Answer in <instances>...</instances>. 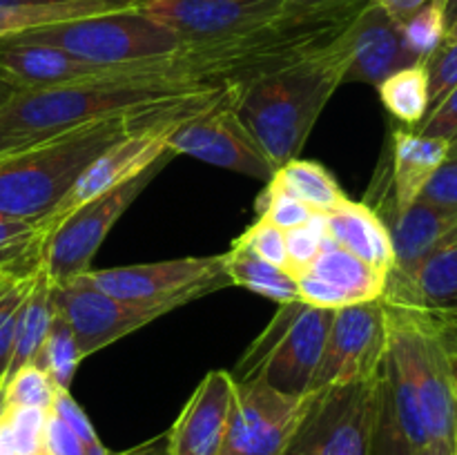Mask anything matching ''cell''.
Instances as JSON below:
<instances>
[{
	"label": "cell",
	"instance_id": "1",
	"mask_svg": "<svg viewBox=\"0 0 457 455\" xmlns=\"http://www.w3.org/2000/svg\"><path fill=\"white\" fill-rule=\"evenodd\" d=\"M346 70L344 34L303 61L232 87L237 114L275 168L297 159Z\"/></svg>",
	"mask_w": 457,
	"mask_h": 455
},
{
	"label": "cell",
	"instance_id": "2",
	"mask_svg": "<svg viewBox=\"0 0 457 455\" xmlns=\"http://www.w3.org/2000/svg\"><path fill=\"white\" fill-rule=\"evenodd\" d=\"M210 85L179 80H85L58 87L18 89L0 107V154L71 132L80 125L128 114Z\"/></svg>",
	"mask_w": 457,
	"mask_h": 455
},
{
	"label": "cell",
	"instance_id": "3",
	"mask_svg": "<svg viewBox=\"0 0 457 455\" xmlns=\"http://www.w3.org/2000/svg\"><path fill=\"white\" fill-rule=\"evenodd\" d=\"M138 110L0 154V214L29 223L43 221L92 161L123 138L145 134L138 129Z\"/></svg>",
	"mask_w": 457,
	"mask_h": 455
},
{
	"label": "cell",
	"instance_id": "4",
	"mask_svg": "<svg viewBox=\"0 0 457 455\" xmlns=\"http://www.w3.org/2000/svg\"><path fill=\"white\" fill-rule=\"evenodd\" d=\"M335 310L295 302L279 303L263 333L232 370L235 382L262 379L290 395L311 393Z\"/></svg>",
	"mask_w": 457,
	"mask_h": 455
},
{
	"label": "cell",
	"instance_id": "5",
	"mask_svg": "<svg viewBox=\"0 0 457 455\" xmlns=\"http://www.w3.org/2000/svg\"><path fill=\"white\" fill-rule=\"evenodd\" d=\"M12 40L49 45L96 65H128L168 58L183 47L177 34L152 21L138 7L40 27L12 36Z\"/></svg>",
	"mask_w": 457,
	"mask_h": 455
},
{
	"label": "cell",
	"instance_id": "6",
	"mask_svg": "<svg viewBox=\"0 0 457 455\" xmlns=\"http://www.w3.org/2000/svg\"><path fill=\"white\" fill-rule=\"evenodd\" d=\"M388 348L413 377L428 442L457 446V368L436 326L418 312L384 303Z\"/></svg>",
	"mask_w": 457,
	"mask_h": 455
},
{
	"label": "cell",
	"instance_id": "7",
	"mask_svg": "<svg viewBox=\"0 0 457 455\" xmlns=\"http://www.w3.org/2000/svg\"><path fill=\"white\" fill-rule=\"evenodd\" d=\"M172 152H168L134 178L87 201L79 210L67 214L56 230L49 232L43 248V268L52 284H61L92 270L89 266L112 228L141 196V192L154 181L156 174L172 161Z\"/></svg>",
	"mask_w": 457,
	"mask_h": 455
},
{
	"label": "cell",
	"instance_id": "8",
	"mask_svg": "<svg viewBox=\"0 0 457 455\" xmlns=\"http://www.w3.org/2000/svg\"><path fill=\"white\" fill-rule=\"evenodd\" d=\"M83 277L94 288L120 302L147 306L161 303L172 310L230 285L223 268V254L87 270Z\"/></svg>",
	"mask_w": 457,
	"mask_h": 455
},
{
	"label": "cell",
	"instance_id": "9",
	"mask_svg": "<svg viewBox=\"0 0 457 455\" xmlns=\"http://www.w3.org/2000/svg\"><path fill=\"white\" fill-rule=\"evenodd\" d=\"M382 373L369 382L315 391V400L288 453L369 455Z\"/></svg>",
	"mask_w": 457,
	"mask_h": 455
},
{
	"label": "cell",
	"instance_id": "10",
	"mask_svg": "<svg viewBox=\"0 0 457 455\" xmlns=\"http://www.w3.org/2000/svg\"><path fill=\"white\" fill-rule=\"evenodd\" d=\"M315 400V391L290 395L262 379L237 382L221 455H286Z\"/></svg>",
	"mask_w": 457,
	"mask_h": 455
},
{
	"label": "cell",
	"instance_id": "11",
	"mask_svg": "<svg viewBox=\"0 0 457 455\" xmlns=\"http://www.w3.org/2000/svg\"><path fill=\"white\" fill-rule=\"evenodd\" d=\"M388 319L382 299L337 308L311 391L369 382L384 370Z\"/></svg>",
	"mask_w": 457,
	"mask_h": 455
},
{
	"label": "cell",
	"instance_id": "12",
	"mask_svg": "<svg viewBox=\"0 0 457 455\" xmlns=\"http://www.w3.org/2000/svg\"><path fill=\"white\" fill-rule=\"evenodd\" d=\"M52 302L56 315H61L74 333L80 360L92 357L94 352L112 346L172 310L161 303L147 306L120 302L94 288L83 275L52 284Z\"/></svg>",
	"mask_w": 457,
	"mask_h": 455
},
{
	"label": "cell",
	"instance_id": "13",
	"mask_svg": "<svg viewBox=\"0 0 457 455\" xmlns=\"http://www.w3.org/2000/svg\"><path fill=\"white\" fill-rule=\"evenodd\" d=\"M168 150L259 181H270L277 172L272 161L237 114L232 87L219 105L170 132Z\"/></svg>",
	"mask_w": 457,
	"mask_h": 455
},
{
	"label": "cell",
	"instance_id": "14",
	"mask_svg": "<svg viewBox=\"0 0 457 455\" xmlns=\"http://www.w3.org/2000/svg\"><path fill=\"white\" fill-rule=\"evenodd\" d=\"M295 0H143L141 12L168 27L183 45L210 43L281 16Z\"/></svg>",
	"mask_w": 457,
	"mask_h": 455
},
{
	"label": "cell",
	"instance_id": "15",
	"mask_svg": "<svg viewBox=\"0 0 457 455\" xmlns=\"http://www.w3.org/2000/svg\"><path fill=\"white\" fill-rule=\"evenodd\" d=\"M168 136L170 134L163 132L128 136L116 143V145H112L107 152H103L96 161H92L79 177V181L71 186V190L62 196L61 203L54 208V212L47 214L43 221H38L45 241H47L49 232L56 230L65 221L67 214L79 210L87 201L114 190L120 183L129 181L137 174H141L143 170L154 165L161 156L168 154Z\"/></svg>",
	"mask_w": 457,
	"mask_h": 455
},
{
	"label": "cell",
	"instance_id": "16",
	"mask_svg": "<svg viewBox=\"0 0 457 455\" xmlns=\"http://www.w3.org/2000/svg\"><path fill=\"white\" fill-rule=\"evenodd\" d=\"M235 393L232 373L210 370L165 433L168 455H221Z\"/></svg>",
	"mask_w": 457,
	"mask_h": 455
},
{
	"label": "cell",
	"instance_id": "17",
	"mask_svg": "<svg viewBox=\"0 0 457 455\" xmlns=\"http://www.w3.org/2000/svg\"><path fill=\"white\" fill-rule=\"evenodd\" d=\"M346 43L348 70L344 74V85H379L395 71L422 62L406 47L402 22L373 3L366 4L355 18L346 31Z\"/></svg>",
	"mask_w": 457,
	"mask_h": 455
},
{
	"label": "cell",
	"instance_id": "18",
	"mask_svg": "<svg viewBox=\"0 0 457 455\" xmlns=\"http://www.w3.org/2000/svg\"><path fill=\"white\" fill-rule=\"evenodd\" d=\"M384 303L418 312L428 319L457 317V232L442 241L406 277H388Z\"/></svg>",
	"mask_w": 457,
	"mask_h": 455
},
{
	"label": "cell",
	"instance_id": "19",
	"mask_svg": "<svg viewBox=\"0 0 457 455\" xmlns=\"http://www.w3.org/2000/svg\"><path fill=\"white\" fill-rule=\"evenodd\" d=\"M391 232L395 263L388 277H406L422 263L445 239L457 232V208L415 201L386 221Z\"/></svg>",
	"mask_w": 457,
	"mask_h": 455
},
{
	"label": "cell",
	"instance_id": "20",
	"mask_svg": "<svg viewBox=\"0 0 457 455\" xmlns=\"http://www.w3.org/2000/svg\"><path fill=\"white\" fill-rule=\"evenodd\" d=\"M326 232L339 248L364 259L382 272H391L395 263L391 232L375 208L346 199L342 205L324 212Z\"/></svg>",
	"mask_w": 457,
	"mask_h": 455
},
{
	"label": "cell",
	"instance_id": "21",
	"mask_svg": "<svg viewBox=\"0 0 457 455\" xmlns=\"http://www.w3.org/2000/svg\"><path fill=\"white\" fill-rule=\"evenodd\" d=\"M449 141L422 136L415 129L393 132L391 192L393 214L402 212L420 199L427 183L449 159Z\"/></svg>",
	"mask_w": 457,
	"mask_h": 455
},
{
	"label": "cell",
	"instance_id": "22",
	"mask_svg": "<svg viewBox=\"0 0 457 455\" xmlns=\"http://www.w3.org/2000/svg\"><path fill=\"white\" fill-rule=\"evenodd\" d=\"M303 272L333 285L335 290H339L346 297L348 303L378 302V299L384 297L388 281L386 272L378 270L370 263H366L364 259L339 248L330 239L328 232H326L321 252Z\"/></svg>",
	"mask_w": 457,
	"mask_h": 455
},
{
	"label": "cell",
	"instance_id": "23",
	"mask_svg": "<svg viewBox=\"0 0 457 455\" xmlns=\"http://www.w3.org/2000/svg\"><path fill=\"white\" fill-rule=\"evenodd\" d=\"M54 315H56V310H54L52 302V279L47 277L45 268L40 266L36 270L34 281H31V288L21 308V315H18L12 357H9L7 368L0 377V386H4V382L13 373H18L22 366L34 364L40 348H43L45 337H47Z\"/></svg>",
	"mask_w": 457,
	"mask_h": 455
},
{
	"label": "cell",
	"instance_id": "24",
	"mask_svg": "<svg viewBox=\"0 0 457 455\" xmlns=\"http://www.w3.org/2000/svg\"><path fill=\"white\" fill-rule=\"evenodd\" d=\"M141 3L143 0H83V3L62 4H13V7H0V40L25 34V31L31 29H40V27L76 21V18L137 9L141 7Z\"/></svg>",
	"mask_w": 457,
	"mask_h": 455
},
{
	"label": "cell",
	"instance_id": "25",
	"mask_svg": "<svg viewBox=\"0 0 457 455\" xmlns=\"http://www.w3.org/2000/svg\"><path fill=\"white\" fill-rule=\"evenodd\" d=\"M223 268H226V275L232 285L262 294L270 302L288 303L299 299L295 277L284 268L263 261L241 241H235L232 248L223 254Z\"/></svg>",
	"mask_w": 457,
	"mask_h": 455
},
{
	"label": "cell",
	"instance_id": "26",
	"mask_svg": "<svg viewBox=\"0 0 457 455\" xmlns=\"http://www.w3.org/2000/svg\"><path fill=\"white\" fill-rule=\"evenodd\" d=\"M268 183L299 199L315 212H330L348 199L342 186L335 181V177L324 165L315 163V161H303L299 156L279 165L275 177Z\"/></svg>",
	"mask_w": 457,
	"mask_h": 455
},
{
	"label": "cell",
	"instance_id": "27",
	"mask_svg": "<svg viewBox=\"0 0 457 455\" xmlns=\"http://www.w3.org/2000/svg\"><path fill=\"white\" fill-rule=\"evenodd\" d=\"M384 107L409 128H418L431 110L427 61L404 67L378 85Z\"/></svg>",
	"mask_w": 457,
	"mask_h": 455
},
{
	"label": "cell",
	"instance_id": "28",
	"mask_svg": "<svg viewBox=\"0 0 457 455\" xmlns=\"http://www.w3.org/2000/svg\"><path fill=\"white\" fill-rule=\"evenodd\" d=\"M45 235L38 223L0 214V270L13 279L29 277L43 266Z\"/></svg>",
	"mask_w": 457,
	"mask_h": 455
},
{
	"label": "cell",
	"instance_id": "29",
	"mask_svg": "<svg viewBox=\"0 0 457 455\" xmlns=\"http://www.w3.org/2000/svg\"><path fill=\"white\" fill-rule=\"evenodd\" d=\"M38 368H43L49 377L54 379L58 388H67L70 391L71 382H74L76 368L80 364L79 346H76L74 333H71L70 324L62 319L61 315H54L49 333L45 337L43 348H40L38 357L34 361Z\"/></svg>",
	"mask_w": 457,
	"mask_h": 455
},
{
	"label": "cell",
	"instance_id": "30",
	"mask_svg": "<svg viewBox=\"0 0 457 455\" xmlns=\"http://www.w3.org/2000/svg\"><path fill=\"white\" fill-rule=\"evenodd\" d=\"M446 9L445 0H428L424 7H420L413 16L402 22V36L404 43L420 61L431 58L446 40Z\"/></svg>",
	"mask_w": 457,
	"mask_h": 455
},
{
	"label": "cell",
	"instance_id": "31",
	"mask_svg": "<svg viewBox=\"0 0 457 455\" xmlns=\"http://www.w3.org/2000/svg\"><path fill=\"white\" fill-rule=\"evenodd\" d=\"M54 379L36 364L22 366L18 373L0 386V409H18V406H34L49 410L56 393Z\"/></svg>",
	"mask_w": 457,
	"mask_h": 455
},
{
	"label": "cell",
	"instance_id": "32",
	"mask_svg": "<svg viewBox=\"0 0 457 455\" xmlns=\"http://www.w3.org/2000/svg\"><path fill=\"white\" fill-rule=\"evenodd\" d=\"M369 455H413V446L402 433L397 424L395 410H393L391 393H388L386 375L382 373L378 397V415H375L373 440H370Z\"/></svg>",
	"mask_w": 457,
	"mask_h": 455
},
{
	"label": "cell",
	"instance_id": "33",
	"mask_svg": "<svg viewBox=\"0 0 457 455\" xmlns=\"http://www.w3.org/2000/svg\"><path fill=\"white\" fill-rule=\"evenodd\" d=\"M286 252H288L290 268L288 272L293 277H297L299 272L306 270L312 261H315L317 254L321 252V245L326 239V217L324 212H315L312 219L303 226L293 228V230H286Z\"/></svg>",
	"mask_w": 457,
	"mask_h": 455
},
{
	"label": "cell",
	"instance_id": "34",
	"mask_svg": "<svg viewBox=\"0 0 457 455\" xmlns=\"http://www.w3.org/2000/svg\"><path fill=\"white\" fill-rule=\"evenodd\" d=\"M7 419L9 435L16 455H45L43 431L47 410L34 406H18V409H0Z\"/></svg>",
	"mask_w": 457,
	"mask_h": 455
},
{
	"label": "cell",
	"instance_id": "35",
	"mask_svg": "<svg viewBox=\"0 0 457 455\" xmlns=\"http://www.w3.org/2000/svg\"><path fill=\"white\" fill-rule=\"evenodd\" d=\"M259 219H266L268 223L277 226L279 230H293V228L303 226L312 219L315 210L308 208L306 203H302L295 196L286 194L279 187H275L272 183H268L266 192L262 194L257 203Z\"/></svg>",
	"mask_w": 457,
	"mask_h": 455
},
{
	"label": "cell",
	"instance_id": "36",
	"mask_svg": "<svg viewBox=\"0 0 457 455\" xmlns=\"http://www.w3.org/2000/svg\"><path fill=\"white\" fill-rule=\"evenodd\" d=\"M34 275L13 279L7 288L0 290V377H3L4 368L9 364V357H12L18 315H21V308L25 303L27 293H29Z\"/></svg>",
	"mask_w": 457,
	"mask_h": 455
},
{
	"label": "cell",
	"instance_id": "37",
	"mask_svg": "<svg viewBox=\"0 0 457 455\" xmlns=\"http://www.w3.org/2000/svg\"><path fill=\"white\" fill-rule=\"evenodd\" d=\"M49 410H52V413H56L58 418H61L62 422H65L67 426H70L71 431L79 435V440L83 442L87 455H112L110 451L103 446V442L98 440V435H96V431H94L89 418L85 415V410L80 409L79 401L71 397V393L67 391V388H56V393H54L52 409Z\"/></svg>",
	"mask_w": 457,
	"mask_h": 455
},
{
	"label": "cell",
	"instance_id": "38",
	"mask_svg": "<svg viewBox=\"0 0 457 455\" xmlns=\"http://www.w3.org/2000/svg\"><path fill=\"white\" fill-rule=\"evenodd\" d=\"M237 241H241L244 245H248L257 257H262L263 261L272 263L277 268H284L288 270V252H286V236L284 230H279L277 226L268 223L266 219H257L254 226H250L244 235Z\"/></svg>",
	"mask_w": 457,
	"mask_h": 455
},
{
	"label": "cell",
	"instance_id": "39",
	"mask_svg": "<svg viewBox=\"0 0 457 455\" xmlns=\"http://www.w3.org/2000/svg\"><path fill=\"white\" fill-rule=\"evenodd\" d=\"M428 98L436 107L457 85V40L445 43L431 58H427Z\"/></svg>",
	"mask_w": 457,
	"mask_h": 455
},
{
	"label": "cell",
	"instance_id": "40",
	"mask_svg": "<svg viewBox=\"0 0 457 455\" xmlns=\"http://www.w3.org/2000/svg\"><path fill=\"white\" fill-rule=\"evenodd\" d=\"M415 132H420L422 136L445 138L449 143L453 141L457 136V85L436 107L428 110V114L415 128Z\"/></svg>",
	"mask_w": 457,
	"mask_h": 455
},
{
	"label": "cell",
	"instance_id": "41",
	"mask_svg": "<svg viewBox=\"0 0 457 455\" xmlns=\"http://www.w3.org/2000/svg\"><path fill=\"white\" fill-rule=\"evenodd\" d=\"M43 453L45 455H87L83 442L74 431L58 418L56 413L47 410L43 431Z\"/></svg>",
	"mask_w": 457,
	"mask_h": 455
},
{
	"label": "cell",
	"instance_id": "42",
	"mask_svg": "<svg viewBox=\"0 0 457 455\" xmlns=\"http://www.w3.org/2000/svg\"><path fill=\"white\" fill-rule=\"evenodd\" d=\"M420 201L442 208H457V161H445L440 165L420 194Z\"/></svg>",
	"mask_w": 457,
	"mask_h": 455
},
{
	"label": "cell",
	"instance_id": "43",
	"mask_svg": "<svg viewBox=\"0 0 457 455\" xmlns=\"http://www.w3.org/2000/svg\"><path fill=\"white\" fill-rule=\"evenodd\" d=\"M373 4L382 7L388 16L395 18L397 22H404L406 18L413 16L420 7L428 3V0H370Z\"/></svg>",
	"mask_w": 457,
	"mask_h": 455
},
{
	"label": "cell",
	"instance_id": "44",
	"mask_svg": "<svg viewBox=\"0 0 457 455\" xmlns=\"http://www.w3.org/2000/svg\"><path fill=\"white\" fill-rule=\"evenodd\" d=\"M424 319H428V317H424ZM428 321L436 326L440 337L445 339L446 348H449L451 357H453V364L457 368V317L455 319H446V321H437V319H428Z\"/></svg>",
	"mask_w": 457,
	"mask_h": 455
},
{
	"label": "cell",
	"instance_id": "45",
	"mask_svg": "<svg viewBox=\"0 0 457 455\" xmlns=\"http://www.w3.org/2000/svg\"><path fill=\"white\" fill-rule=\"evenodd\" d=\"M120 455H168V435L152 437V440L143 442V444L134 446V449L123 451Z\"/></svg>",
	"mask_w": 457,
	"mask_h": 455
},
{
	"label": "cell",
	"instance_id": "46",
	"mask_svg": "<svg viewBox=\"0 0 457 455\" xmlns=\"http://www.w3.org/2000/svg\"><path fill=\"white\" fill-rule=\"evenodd\" d=\"M455 449L457 446L442 444V442H427L420 449H413V455H457Z\"/></svg>",
	"mask_w": 457,
	"mask_h": 455
},
{
	"label": "cell",
	"instance_id": "47",
	"mask_svg": "<svg viewBox=\"0 0 457 455\" xmlns=\"http://www.w3.org/2000/svg\"><path fill=\"white\" fill-rule=\"evenodd\" d=\"M0 455H16L12 444V435H9L7 419H4L3 410H0Z\"/></svg>",
	"mask_w": 457,
	"mask_h": 455
},
{
	"label": "cell",
	"instance_id": "48",
	"mask_svg": "<svg viewBox=\"0 0 457 455\" xmlns=\"http://www.w3.org/2000/svg\"><path fill=\"white\" fill-rule=\"evenodd\" d=\"M18 89H21V87H16V85L9 83V80H4L3 76H0V107H3L4 103H7L9 98H12L13 94L18 92Z\"/></svg>",
	"mask_w": 457,
	"mask_h": 455
},
{
	"label": "cell",
	"instance_id": "49",
	"mask_svg": "<svg viewBox=\"0 0 457 455\" xmlns=\"http://www.w3.org/2000/svg\"><path fill=\"white\" fill-rule=\"evenodd\" d=\"M445 9H446V22H453L457 18V0H445Z\"/></svg>",
	"mask_w": 457,
	"mask_h": 455
},
{
	"label": "cell",
	"instance_id": "50",
	"mask_svg": "<svg viewBox=\"0 0 457 455\" xmlns=\"http://www.w3.org/2000/svg\"><path fill=\"white\" fill-rule=\"evenodd\" d=\"M451 40H457V18L453 22L449 25V29H446V40L445 43H451Z\"/></svg>",
	"mask_w": 457,
	"mask_h": 455
},
{
	"label": "cell",
	"instance_id": "51",
	"mask_svg": "<svg viewBox=\"0 0 457 455\" xmlns=\"http://www.w3.org/2000/svg\"><path fill=\"white\" fill-rule=\"evenodd\" d=\"M12 281H13V277H9L7 272H3V270H0V290H3V288H7V285L12 284Z\"/></svg>",
	"mask_w": 457,
	"mask_h": 455
},
{
	"label": "cell",
	"instance_id": "52",
	"mask_svg": "<svg viewBox=\"0 0 457 455\" xmlns=\"http://www.w3.org/2000/svg\"><path fill=\"white\" fill-rule=\"evenodd\" d=\"M446 161H457V136L453 138V141H451V145H449V159Z\"/></svg>",
	"mask_w": 457,
	"mask_h": 455
},
{
	"label": "cell",
	"instance_id": "53",
	"mask_svg": "<svg viewBox=\"0 0 457 455\" xmlns=\"http://www.w3.org/2000/svg\"><path fill=\"white\" fill-rule=\"evenodd\" d=\"M286 455H293V453H286Z\"/></svg>",
	"mask_w": 457,
	"mask_h": 455
},
{
	"label": "cell",
	"instance_id": "54",
	"mask_svg": "<svg viewBox=\"0 0 457 455\" xmlns=\"http://www.w3.org/2000/svg\"><path fill=\"white\" fill-rule=\"evenodd\" d=\"M455 453H457V449H455Z\"/></svg>",
	"mask_w": 457,
	"mask_h": 455
}]
</instances>
